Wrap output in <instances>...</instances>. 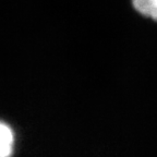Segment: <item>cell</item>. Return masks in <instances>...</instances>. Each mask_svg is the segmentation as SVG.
Segmentation results:
<instances>
[{"mask_svg":"<svg viewBox=\"0 0 157 157\" xmlns=\"http://www.w3.org/2000/svg\"><path fill=\"white\" fill-rule=\"evenodd\" d=\"M15 150V133L12 127L0 120V157H12Z\"/></svg>","mask_w":157,"mask_h":157,"instance_id":"6da1fadb","label":"cell"},{"mask_svg":"<svg viewBox=\"0 0 157 157\" xmlns=\"http://www.w3.org/2000/svg\"><path fill=\"white\" fill-rule=\"evenodd\" d=\"M132 6L141 15L157 22V0H132Z\"/></svg>","mask_w":157,"mask_h":157,"instance_id":"7a4b0ae2","label":"cell"}]
</instances>
